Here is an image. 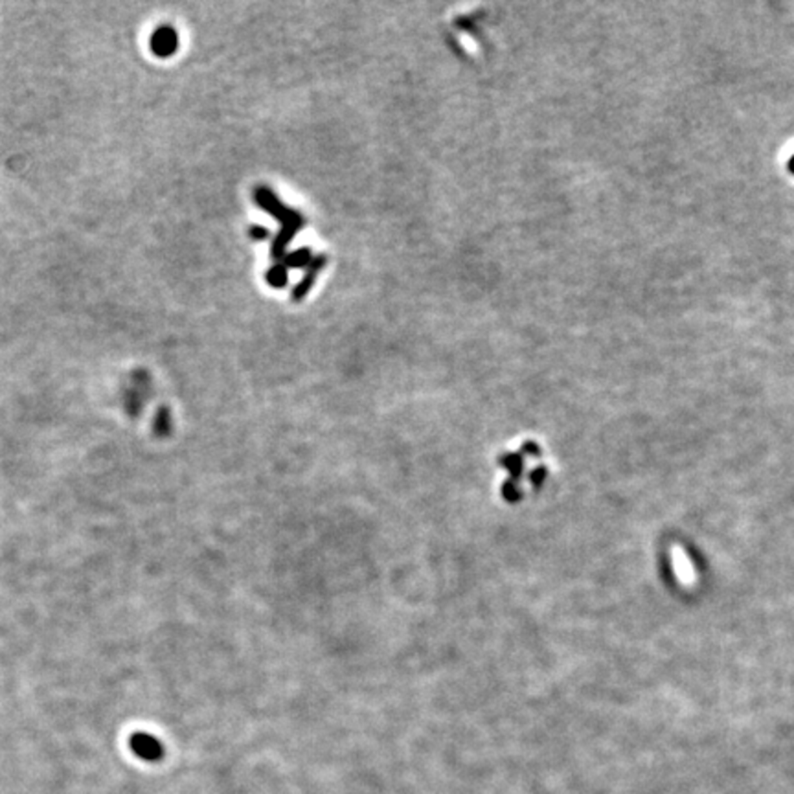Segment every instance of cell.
<instances>
[{
  "label": "cell",
  "mask_w": 794,
  "mask_h": 794,
  "mask_svg": "<svg viewBox=\"0 0 794 794\" xmlns=\"http://www.w3.org/2000/svg\"><path fill=\"white\" fill-rule=\"evenodd\" d=\"M324 267H326V256H318L315 257V260H311V263H309V269H311V271L307 272L302 282L298 283V285L294 287V291H292V298H294V300H302V298L306 297V292L311 289L313 282H315V276H317Z\"/></svg>",
  "instance_id": "4"
},
{
  "label": "cell",
  "mask_w": 794,
  "mask_h": 794,
  "mask_svg": "<svg viewBox=\"0 0 794 794\" xmlns=\"http://www.w3.org/2000/svg\"><path fill=\"white\" fill-rule=\"evenodd\" d=\"M177 48H179V36L175 30L170 26L158 28V31L153 36V50L158 56H171Z\"/></svg>",
  "instance_id": "3"
},
{
  "label": "cell",
  "mask_w": 794,
  "mask_h": 794,
  "mask_svg": "<svg viewBox=\"0 0 794 794\" xmlns=\"http://www.w3.org/2000/svg\"><path fill=\"white\" fill-rule=\"evenodd\" d=\"M129 744H131L133 752L136 756H140L142 759H147V761H156L164 754V747L160 744V741L153 737V735L144 734V732H138V734L133 735Z\"/></svg>",
  "instance_id": "2"
},
{
  "label": "cell",
  "mask_w": 794,
  "mask_h": 794,
  "mask_svg": "<svg viewBox=\"0 0 794 794\" xmlns=\"http://www.w3.org/2000/svg\"><path fill=\"white\" fill-rule=\"evenodd\" d=\"M267 280L272 287H285L287 283V269L283 265H274L267 274Z\"/></svg>",
  "instance_id": "5"
},
{
  "label": "cell",
  "mask_w": 794,
  "mask_h": 794,
  "mask_svg": "<svg viewBox=\"0 0 794 794\" xmlns=\"http://www.w3.org/2000/svg\"><path fill=\"white\" fill-rule=\"evenodd\" d=\"M789 170H791V173H794V156L789 160Z\"/></svg>",
  "instance_id": "8"
},
{
  "label": "cell",
  "mask_w": 794,
  "mask_h": 794,
  "mask_svg": "<svg viewBox=\"0 0 794 794\" xmlns=\"http://www.w3.org/2000/svg\"><path fill=\"white\" fill-rule=\"evenodd\" d=\"M256 201L260 202V207H262L263 210L271 211L272 216H276L278 219L282 221V230H280L276 241H274V246H272V254H274V257H282L285 245L291 241L292 236L306 225V221H304V217L300 216L298 211L287 210L282 202H278L276 195H274L269 188H257Z\"/></svg>",
  "instance_id": "1"
},
{
  "label": "cell",
  "mask_w": 794,
  "mask_h": 794,
  "mask_svg": "<svg viewBox=\"0 0 794 794\" xmlns=\"http://www.w3.org/2000/svg\"><path fill=\"white\" fill-rule=\"evenodd\" d=\"M285 263H287V267L309 265V263H311V252L307 250V248H300V250L294 252V254H291V256H287Z\"/></svg>",
  "instance_id": "6"
},
{
  "label": "cell",
  "mask_w": 794,
  "mask_h": 794,
  "mask_svg": "<svg viewBox=\"0 0 794 794\" xmlns=\"http://www.w3.org/2000/svg\"><path fill=\"white\" fill-rule=\"evenodd\" d=\"M250 236L254 237V239H260V241H263V239H267V237H269V230H267V228H262V227H252L250 228Z\"/></svg>",
  "instance_id": "7"
}]
</instances>
